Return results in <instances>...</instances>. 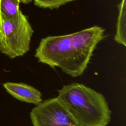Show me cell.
Instances as JSON below:
<instances>
[{
    "label": "cell",
    "mask_w": 126,
    "mask_h": 126,
    "mask_svg": "<svg viewBox=\"0 0 126 126\" xmlns=\"http://www.w3.org/2000/svg\"><path fill=\"white\" fill-rule=\"evenodd\" d=\"M3 86L8 94L20 101L36 105L43 101L40 92L28 84L6 82L3 84Z\"/></svg>",
    "instance_id": "obj_5"
},
{
    "label": "cell",
    "mask_w": 126,
    "mask_h": 126,
    "mask_svg": "<svg viewBox=\"0 0 126 126\" xmlns=\"http://www.w3.org/2000/svg\"><path fill=\"white\" fill-rule=\"evenodd\" d=\"M74 0H33L36 6L51 9L58 8L62 5Z\"/></svg>",
    "instance_id": "obj_8"
},
{
    "label": "cell",
    "mask_w": 126,
    "mask_h": 126,
    "mask_svg": "<svg viewBox=\"0 0 126 126\" xmlns=\"http://www.w3.org/2000/svg\"><path fill=\"white\" fill-rule=\"evenodd\" d=\"M119 15L118 17L115 40L118 43L126 46V0H122L118 5Z\"/></svg>",
    "instance_id": "obj_6"
},
{
    "label": "cell",
    "mask_w": 126,
    "mask_h": 126,
    "mask_svg": "<svg viewBox=\"0 0 126 126\" xmlns=\"http://www.w3.org/2000/svg\"><path fill=\"white\" fill-rule=\"evenodd\" d=\"M30 116L33 126H80L58 97L36 105Z\"/></svg>",
    "instance_id": "obj_4"
},
{
    "label": "cell",
    "mask_w": 126,
    "mask_h": 126,
    "mask_svg": "<svg viewBox=\"0 0 126 126\" xmlns=\"http://www.w3.org/2000/svg\"><path fill=\"white\" fill-rule=\"evenodd\" d=\"M58 92V99L80 126H107L111 111L104 95L82 84L64 85Z\"/></svg>",
    "instance_id": "obj_2"
},
{
    "label": "cell",
    "mask_w": 126,
    "mask_h": 126,
    "mask_svg": "<svg viewBox=\"0 0 126 126\" xmlns=\"http://www.w3.org/2000/svg\"><path fill=\"white\" fill-rule=\"evenodd\" d=\"M20 3H24V4H28L31 2L32 0H19Z\"/></svg>",
    "instance_id": "obj_9"
},
{
    "label": "cell",
    "mask_w": 126,
    "mask_h": 126,
    "mask_svg": "<svg viewBox=\"0 0 126 126\" xmlns=\"http://www.w3.org/2000/svg\"><path fill=\"white\" fill-rule=\"evenodd\" d=\"M104 33L102 27L94 26L71 34L49 36L40 40L34 56L40 63L77 77L87 68Z\"/></svg>",
    "instance_id": "obj_1"
},
{
    "label": "cell",
    "mask_w": 126,
    "mask_h": 126,
    "mask_svg": "<svg viewBox=\"0 0 126 126\" xmlns=\"http://www.w3.org/2000/svg\"><path fill=\"white\" fill-rule=\"evenodd\" d=\"M33 30L20 10L14 19L1 18L0 52L10 59L23 56L30 50Z\"/></svg>",
    "instance_id": "obj_3"
},
{
    "label": "cell",
    "mask_w": 126,
    "mask_h": 126,
    "mask_svg": "<svg viewBox=\"0 0 126 126\" xmlns=\"http://www.w3.org/2000/svg\"><path fill=\"white\" fill-rule=\"evenodd\" d=\"M1 13H0V34L1 32Z\"/></svg>",
    "instance_id": "obj_10"
},
{
    "label": "cell",
    "mask_w": 126,
    "mask_h": 126,
    "mask_svg": "<svg viewBox=\"0 0 126 126\" xmlns=\"http://www.w3.org/2000/svg\"><path fill=\"white\" fill-rule=\"evenodd\" d=\"M19 0H0V10L1 18L11 20L16 18L20 11Z\"/></svg>",
    "instance_id": "obj_7"
}]
</instances>
